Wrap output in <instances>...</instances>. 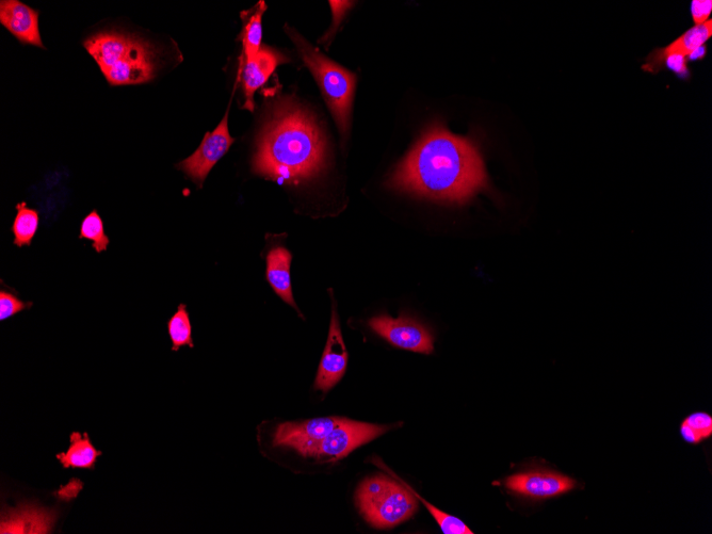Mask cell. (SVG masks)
<instances>
[{
	"mask_svg": "<svg viewBox=\"0 0 712 534\" xmlns=\"http://www.w3.org/2000/svg\"><path fill=\"white\" fill-rule=\"evenodd\" d=\"M388 184L415 196L464 204L488 187V175L471 139L436 125L401 161Z\"/></svg>",
	"mask_w": 712,
	"mask_h": 534,
	"instance_id": "cell-1",
	"label": "cell"
},
{
	"mask_svg": "<svg viewBox=\"0 0 712 534\" xmlns=\"http://www.w3.org/2000/svg\"><path fill=\"white\" fill-rule=\"evenodd\" d=\"M326 140L310 112L289 99L275 102L257 139L252 170L279 184H298L325 165Z\"/></svg>",
	"mask_w": 712,
	"mask_h": 534,
	"instance_id": "cell-2",
	"label": "cell"
},
{
	"mask_svg": "<svg viewBox=\"0 0 712 534\" xmlns=\"http://www.w3.org/2000/svg\"><path fill=\"white\" fill-rule=\"evenodd\" d=\"M84 46L110 86L147 84L155 77V53L147 41L108 31L92 36Z\"/></svg>",
	"mask_w": 712,
	"mask_h": 534,
	"instance_id": "cell-3",
	"label": "cell"
},
{
	"mask_svg": "<svg viewBox=\"0 0 712 534\" xmlns=\"http://www.w3.org/2000/svg\"><path fill=\"white\" fill-rule=\"evenodd\" d=\"M285 30L295 43L305 66L317 80L339 132L346 138L350 127L356 75L323 56L316 47L304 40L293 28L285 26Z\"/></svg>",
	"mask_w": 712,
	"mask_h": 534,
	"instance_id": "cell-4",
	"label": "cell"
},
{
	"mask_svg": "<svg viewBox=\"0 0 712 534\" xmlns=\"http://www.w3.org/2000/svg\"><path fill=\"white\" fill-rule=\"evenodd\" d=\"M408 485L383 476L366 479L356 494V503L366 521L379 529L408 521L418 509L417 499Z\"/></svg>",
	"mask_w": 712,
	"mask_h": 534,
	"instance_id": "cell-5",
	"label": "cell"
},
{
	"mask_svg": "<svg viewBox=\"0 0 712 534\" xmlns=\"http://www.w3.org/2000/svg\"><path fill=\"white\" fill-rule=\"evenodd\" d=\"M229 113L230 108L215 131L206 133L199 149L176 166L200 188L203 187L210 171L230 151L235 142L229 131Z\"/></svg>",
	"mask_w": 712,
	"mask_h": 534,
	"instance_id": "cell-6",
	"label": "cell"
},
{
	"mask_svg": "<svg viewBox=\"0 0 712 534\" xmlns=\"http://www.w3.org/2000/svg\"><path fill=\"white\" fill-rule=\"evenodd\" d=\"M390 426H378L344 419L334 428L314 452L315 458L322 462L341 460L354 449L361 447L390 430Z\"/></svg>",
	"mask_w": 712,
	"mask_h": 534,
	"instance_id": "cell-7",
	"label": "cell"
},
{
	"mask_svg": "<svg viewBox=\"0 0 712 534\" xmlns=\"http://www.w3.org/2000/svg\"><path fill=\"white\" fill-rule=\"evenodd\" d=\"M369 327L395 347L425 354L434 351L431 332L412 318L381 315L370 319Z\"/></svg>",
	"mask_w": 712,
	"mask_h": 534,
	"instance_id": "cell-8",
	"label": "cell"
},
{
	"mask_svg": "<svg viewBox=\"0 0 712 534\" xmlns=\"http://www.w3.org/2000/svg\"><path fill=\"white\" fill-rule=\"evenodd\" d=\"M345 418L327 417L306 420L303 423H286L274 433L275 446L294 448L304 457H313L317 446Z\"/></svg>",
	"mask_w": 712,
	"mask_h": 534,
	"instance_id": "cell-9",
	"label": "cell"
},
{
	"mask_svg": "<svg viewBox=\"0 0 712 534\" xmlns=\"http://www.w3.org/2000/svg\"><path fill=\"white\" fill-rule=\"evenodd\" d=\"M347 364L348 352L334 305L328 343L325 352H323L315 382L316 390L325 393L332 390L343 379Z\"/></svg>",
	"mask_w": 712,
	"mask_h": 534,
	"instance_id": "cell-10",
	"label": "cell"
},
{
	"mask_svg": "<svg viewBox=\"0 0 712 534\" xmlns=\"http://www.w3.org/2000/svg\"><path fill=\"white\" fill-rule=\"evenodd\" d=\"M506 487L511 492L530 498L546 499L571 492L576 482L554 472L534 471L509 477Z\"/></svg>",
	"mask_w": 712,
	"mask_h": 534,
	"instance_id": "cell-11",
	"label": "cell"
},
{
	"mask_svg": "<svg viewBox=\"0 0 712 534\" xmlns=\"http://www.w3.org/2000/svg\"><path fill=\"white\" fill-rule=\"evenodd\" d=\"M40 12L19 2H0V24L24 45L45 48L39 26Z\"/></svg>",
	"mask_w": 712,
	"mask_h": 534,
	"instance_id": "cell-12",
	"label": "cell"
},
{
	"mask_svg": "<svg viewBox=\"0 0 712 534\" xmlns=\"http://www.w3.org/2000/svg\"><path fill=\"white\" fill-rule=\"evenodd\" d=\"M288 61L289 59L282 53L266 45H263L261 51L254 58L246 59L242 64L240 73L246 97L245 109L254 110L255 92L267 83L269 77L280 64Z\"/></svg>",
	"mask_w": 712,
	"mask_h": 534,
	"instance_id": "cell-13",
	"label": "cell"
},
{
	"mask_svg": "<svg viewBox=\"0 0 712 534\" xmlns=\"http://www.w3.org/2000/svg\"><path fill=\"white\" fill-rule=\"evenodd\" d=\"M712 36V21L708 20L702 25L695 26L666 48L656 50L649 59H647L644 69L651 72H656L661 64L671 56L689 57L695 50L703 46Z\"/></svg>",
	"mask_w": 712,
	"mask_h": 534,
	"instance_id": "cell-14",
	"label": "cell"
},
{
	"mask_svg": "<svg viewBox=\"0 0 712 534\" xmlns=\"http://www.w3.org/2000/svg\"><path fill=\"white\" fill-rule=\"evenodd\" d=\"M291 261H293V256L287 249L277 247L270 250L267 255V280L275 294L298 311L290 280Z\"/></svg>",
	"mask_w": 712,
	"mask_h": 534,
	"instance_id": "cell-15",
	"label": "cell"
},
{
	"mask_svg": "<svg viewBox=\"0 0 712 534\" xmlns=\"http://www.w3.org/2000/svg\"><path fill=\"white\" fill-rule=\"evenodd\" d=\"M70 441L69 449L56 456L62 467L93 471L97 459L103 455V452L95 449L88 433L73 432Z\"/></svg>",
	"mask_w": 712,
	"mask_h": 534,
	"instance_id": "cell-16",
	"label": "cell"
},
{
	"mask_svg": "<svg viewBox=\"0 0 712 534\" xmlns=\"http://www.w3.org/2000/svg\"><path fill=\"white\" fill-rule=\"evenodd\" d=\"M267 10L265 2L258 3L252 10L242 12L244 29L239 40L244 44L246 59L254 58L262 48L263 15Z\"/></svg>",
	"mask_w": 712,
	"mask_h": 534,
	"instance_id": "cell-17",
	"label": "cell"
},
{
	"mask_svg": "<svg viewBox=\"0 0 712 534\" xmlns=\"http://www.w3.org/2000/svg\"><path fill=\"white\" fill-rule=\"evenodd\" d=\"M16 216L12 224L13 244L16 247H30L40 226V216L36 209L28 207L26 202L16 205Z\"/></svg>",
	"mask_w": 712,
	"mask_h": 534,
	"instance_id": "cell-18",
	"label": "cell"
},
{
	"mask_svg": "<svg viewBox=\"0 0 712 534\" xmlns=\"http://www.w3.org/2000/svg\"><path fill=\"white\" fill-rule=\"evenodd\" d=\"M168 333L173 351L176 352L185 346L194 348L192 326L186 304L178 306L176 313L169 319Z\"/></svg>",
	"mask_w": 712,
	"mask_h": 534,
	"instance_id": "cell-19",
	"label": "cell"
},
{
	"mask_svg": "<svg viewBox=\"0 0 712 534\" xmlns=\"http://www.w3.org/2000/svg\"><path fill=\"white\" fill-rule=\"evenodd\" d=\"M78 238L80 240H89L92 242V248L96 253L107 251L110 245V239L106 235L104 221L97 210L86 216L80 225Z\"/></svg>",
	"mask_w": 712,
	"mask_h": 534,
	"instance_id": "cell-20",
	"label": "cell"
},
{
	"mask_svg": "<svg viewBox=\"0 0 712 534\" xmlns=\"http://www.w3.org/2000/svg\"><path fill=\"white\" fill-rule=\"evenodd\" d=\"M679 431L685 442L700 444L712 435V417L705 412H695L684 420Z\"/></svg>",
	"mask_w": 712,
	"mask_h": 534,
	"instance_id": "cell-21",
	"label": "cell"
},
{
	"mask_svg": "<svg viewBox=\"0 0 712 534\" xmlns=\"http://www.w3.org/2000/svg\"><path fill=\"white\" fill-rule=\"evenodd\" d=\"M34 303L22 301L18 295L10 293V291L2 289L0 291V321H5L31 309Z\"/></svg>",
	"mask_w": 712,
	"mask_h": 534,
	"instance_id": "cell-22",
	"label": "cell"
},
{
	"mask_svg": "<svg viewBox=\"0 0 712 534\" xmlns=\"http://www.w3.org/2000/svg\"><path fill=\"white\" fill-rule=\"evenodd\" d=\"M711 10V0H693L691 4V13L695 26H699L707 22Z\"/></svg>",
	"mask_w": 712,
	"mask_h": 534,
	"instance_id": "cell-23",
	"label": "cell"
},
{
	"mask_svg": "<svg viewBox=\"0 0 712 534\" xmlns=\"http://www.w3.org/2000/svg\"><path fill=\"white\" fill-rule=\"evenodd\" d=\"M352 4L353 3H350V2H330V6L332 7L333 14H334V23H333V26H332L329 34L323 40L330 39V37L334 34V32L336 31L339 24H341V22L344 18V15L349 10V8L352 6Z\"/></svg>",
	"mask_w": 712,
	"mask_h": 534,
	"instance_id": "cell-24",
	"label": "cell"
},
{
	"mask_svg": "<svg viewBox=\"0 0 712 534\" xmlns=\"http://www.w3.org/2000/svg\"><path fill=\"white\" fill-rule=\"evenodd\" d=\"M83 483L78 479H73L67 487L61 488L56 494L60 500L70 501L74 499L80 491H82Z\"/></svg>",
	"mask_w": 712,
	"mask_h": 534,
	"instance_id": "cell-25",
	"label": "cell"
},
{
	"mask_svg": "<svg viewBox=\"0 0 712 534\" xmlns=\"http://www.w3.org/2000/svg\"><path fill=\"white\" fill-rule=\"evenodd\" d=\"M670 70L674 71L679 75L688 74L689 70L687 68V63L682 56H671L665 61Z\"/></svg>",
	"mask_w": 712,
	"mask_h": 534,
	"instance_id": "cell-26",
	"label": "cell"
},
{
	"mask_svg": "<svg viewBox=\"0 0 712 534\" xmlns=\"http://www.w3.org/2000/svg\"><path fill=\"white\" fill-rule=\"evenodd\" d=\"M706 53H707V48H706V46L703 45V46L699 47L698 50H695L689 56V59L692 61L701 60L706 56Z\"/></svg>",
	"mask_w": 712,
	"mask_h": 534,
	"instance_id": "cell-27",
	"label": "cell"
}]
</instances>
